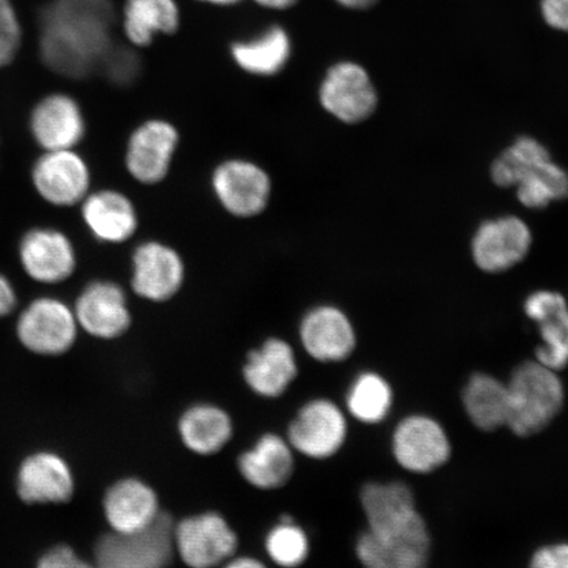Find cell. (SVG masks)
Here are the masks:
<instances>
[{
    "instance_id": "1",
    "label": "cell",
    "mask_w": 568,
    "mask_h": 568,
    "mask_svg": "<svg viewBox=\"0 0 568 568\" xmlns=\"http://www.w3.org/2000/svg\"><path fill=\"white\" fill-rule=\"evenodd\" d=\"M115 20L111 0H52L39 19L42 63L67 80L94 74L113 45Z\"/></svg>"
},
{
    "instance_id": "2",
    "label": "cell",
    "mask_w": 568,
    "mask_h": 568,
    "mask_svg": "<svg viewBox=\"0 0 568 568\" xmlns=\"http://www.w3.org/2000/svg\"><path fill=\"white\" fill-rule=\"evenodd\" d=\"M507 388V428L517 437L539 435L564 410L566 388L562 378L536 359L518 365L509 376Z\"/></svg>"
},
{
    "instance_id": "3",
    "label": "cell",
    "mask_w": 568,
    "mask_h": 568,
    "mask_svg": "<svg viewBox=\"0 0 568 568\" xmlns=\"http://www.w3.org/2000/svg\"><path fill=\"white\" fill-rule=\"evenodd\" d=\"M13 332L28 353L57 358L73 349L81 329L73 304L53 294H40L19 307Z\"/></svg>"
},
{
    "instance_id": "4",
    "label": "cell",
    "mask_w": 568,
    "mask_h": 568,
    "mask_svg": "<svg viewBox=\"0 0 568 568\" xmlns=\"http://www.w3.org/2000/svg\"><path fill=\"white\" fill-rule=\"evenodd\" d=\"M430 551L432 536L423 515L366 528L355 542V556L364 568H425Z\"/></svg>"
},
{
    "instance_id": "5",
    "label": "cell",
    "mask_w": 568,
    "mask_h": 568,
    "mask_svg": "<svg viewBox=\"0 0 568 568\" xmlns=\"http://www.w3.org/2000/svg\"><path fill=\"white\" fill-rule=\"evenodd\" d=\"M21 273L38 286L54 288L77 274L80 258L67 231L49 224H36L21 232L17 241Z\"/></svg>"
},
{
    "instance_id": "6",
    "label": "cell",
    "mask_w": 568,
    "mask_h": 568,
    "mask_svg": "<svg viewBox=\"0 0 568 568\" xmlns=\"http://www.w3.org/2000/svg\"><path fill=\"white\" fill-rule=\"evenodd\" d=\"M173 517L162 513L151 527L130 535L106 532L94 548L97 568H166L174 548Z\"/></svg>"
},
{
    "instance_id": "7",
    "label": "cell",
    "mask_w": 568,
    "mask_h": 568,
    "mask_svg": "<svg viewBox=\"0 0 568 568\" xmlns=\"http://www.w3.org/2000/svg\"><path fill=\"white\" fill-rule=\"evenodd\" d=\"M36 196L49 207H80L92 191V173L78 149L40 152L28 172Z\"/></svg>"
},
{
    "instance_id": "8",
    "label": "cell",
    "mask_w": 568,
    "mask_h": 568,
    "mask_svg": "<svg viewBox=\"0 0 568 568\" xmlns=\"http://www.w3.org/2000/svg\"><path fill=\"white\" fill-rule=\"evenodd\" d=\"M390 454L403 470L428 475L450 460L452 439L437 418L412 414L395 425L390 435Z\"/></svg>"
},
{
    "instance_id": "9",
    "label": "cell",
    "mask_w": 568,
    "mask_h": 568,
    "mask_svg": "<svg viewBox=\"0 0 568 568\" xmlns=\"http://www.w3.org/2000/svg\"><path fill=\"white\" fill-rule=\"evenodd\" d=\"M88 128L81 103L63 91L42 95L27 119L28 133L40 152L80 148L88 136Z\"/></svg>"
},
{
    "instance_id": "10",
    "label": "cell",
    "mask_w": 568,
    "mask_h": 568,
    "mask_svg": "<svg viewBox=\"0 0 568 568\" xmlns=\"http://www.w3.org/2000/svg\"><path fill=\"white\" fill-rule=\"evenodd\" d=\"M174 548L190 568H215L234 557L239 537L222 515L205 513L174 524Z\"/></svg>"
},
{
    "instance_id": "11",
    "label": "cell",
    "mask_w": 568,
    "mask_h": 568,
    "mask_svg": "<svg viewBox=\"0 0 568 568\" xmlns=\"http://www.w3.org/2000/svg\"><path fill=\"white\" fill-rule=\"evenodd\" d=\"M349 423L343 408L331 399L304 404L291 422L287 442L297 453L311 459H328L343 449Z\"/></svg>"
},
{
    "instance_id": "12",
    "label": "cell",
    "mask_w": 568,
    "mask_h": 568,
    "mask_svg": "<svg viewBox=\"0 0 568 568\" xmlns=\"http://www.w3.org/2000/svg\"><path fill=\"white\" fill-rule=\"evenodd\" d=\"M80 329L92 338L110 341L131 328L132 314L125 291L111 280L84 284L73 303Z\"/></svg>"
},
{
    "instance_id": "13",
    "label": "cell",
    "mask_w": 568,
    "mask_h": 568,
    "mask_svg": "<svg viewBox=\"0 0 568 568\" xmlns=\"http://www.w3.org/2000/svg\"><path fill=\"white\" fill-rule=\"evenodd\" d=\"M320 104L345 124H358L373 115L378 94L371 75L358 63L344 61L333 65L318 90Z\"/></svg>"
},
{
    "instance_id": "14",
    "label": "cell",
    "mask_w": 568,
    "mask_h": 568,
    "mask_svg": "<svg viewBox=\"0 0 568 568\" xmlns=\"http://www.w3.org/2000/svg\"><path fill=\"white\" fill-rule=\"evenodd\" d=\"M212 189L226 212L243 219L258 216L272 197V180L265 169L243 159L220 163L212 174Z\"/></svg>"
},
{
    "instance_id": "15",
    "label": "cell",
    "mask_w": 568,
    "mask_h": 568,
    "mask_svg": "<svg viewBox=\"0 0 568 568\" xmlns=\"http://www.w3.org/2000/svg\"><path fill=\"white\" fill-rule=\"evenodd\" d=\"M180 144L176 128L162 119L146 120L126 141L125 168L142 184H158L165 180Z\"/></svg>"
},
{
    "instance_id": "16",
    "label": "cell",
    "mask_w": 568,
    "mask_h": 568,
    "mask_svg": "<svg viewBox=\"0 0 568 568\" xmlns=\"http://www.w3.org/2000/svg\"><path fill=\"white\" fill-rule=\"evenodd\" d=\"M532 244L529 225L517 216H501L481 223L474 234L471 253L481 272H507L527 257Z\"/></svg>"
},
{
    "instance_id": "17",
    "label": "cell",
    "mask_w": 568,
    "mask_h": 568,
    "mask_svg": "<svg viewBox=\"0 0 568 568\" xmlns=\"http://www.w3.org/2000/svg\"><path fill=\"white\" fill-rule=\"evenodd\" d=\"M181 254L160 241H146L132 254L131 287L142 300L163 303L172 300L184 282Z\"/></svg>"
},
{
    "instance_id": "18",
    "label": "cell",
    "mask_w": 568,
    "mask_h": 568,
    "mask_svg": "<svg viewBox=\"0 0 568 568\" xmlns=\"http://www.w3.org/2000/svg\"><path fill=\"white\" fill-rule=\"evenodd\" d=\"M17 494L26 504H65L73 499L75 479L69 462L53 450L33 452L20 462Z\"/></svg>"
},
{
    "instance_id": "19",
    "label": "cell",
    "mask_w": 568,
    "mask_h": 568,
    "mask_svg": "<svg viewBox=\"0 0 568 568\" xmlns=\"http://www.w3.org/2000/svg\"><path fill=\"white\" fill-rule=\"evenodd\" d=\"M300 336L310 357L323 364L346 361L357 346V333L349 316L336 305H317L304 315Z\"/></svg>"
},
{
    "instance_id": "20",
    "label": "cell",
    "mask_w": 568,
    "mask_h": 568,
    "mask_svg": "<svg viewBox=\"0 0 568 568\" xmlns=\"http://www.w3.org/2000/svg\"><path fill=\"white\" fill-rule=\"evenodd\" d=\"M525 315L538 326L541 344L536 347V361L554 372L568 367V303L556 291H536L524 303Z\"/></svg>"
},
{
    "instance_id": "21",
    "label": "cell",
    "mask_w": 568,
    "mask_h": 568,
    "mask_svg": "<svg viewBox=\"0 0 568 568\" xmlns=\"http://www.w3.org/2000/svg\"><path fill=\"white\" fill-rule=\"evenodd\" d=\"M78 209L83 225L98 243L124 244L138 231V210L122 191L92 190Z\"/></svg>"
},
{
    "instance_id": "22",
    "label": "cell",
    "mask_w": 568,
    "mask_h": 568,
    "mask_svg": "<svg viewBox=\"0 0 568 568\" xmlns=\"http://www.w3.org/2000/svg\"><path fill=\"white\" fill-rule=\"evenodd\" d=\"M103 513L111 531L130 535L151 527L162 510L158 494L148 483L124 478L106 489Z\"/></svg>"
},
{
    "instance_id": "23",
    "label": "cell",
    "mask_w": 568,
    "mask_h": 568,
    "mask_svg": "<svg viewBox=\"0 0 568 568\" xmlns=\"http://www.w3.org/2000/svg\"><path fill=\"white\" fill-rule=\"evenodd\" d=\"M297 362L293 346L282 338H268L247 354L244 378L253 393L274 399L286 393L296 379Z\"/></svg>"
},
{
    "instance_id": "24",
    "label": "cell",
    "mask_w": 568,
    "mask_h": 568,
    "mask_svg": "<svg viewBox=\"0 0 568 568\" xmlns=\"http://www.w3.org/2000/svg\"><path fill=\"white\" fill-rule=\"evenodd\" d=\"M239 471L248 485L262 491H273L286 486L293 477L294 449L287 439L273 433L262 436L257 443L241 454Z\"/></svg>"
},
{
    "instance_id": "25",
    "label": "cell",
    "mask_w": 568,
    "mask_h": 568,
    "mask_svg": "<svg viewBox=\"0 0 568 568\" xmlns=\"http://www.w3.org/2000/svg\"><path fill=\"white\" fill-rule=\"evenodd\" d=\"M462 406L468 420L481 432L507 428V382L488 373L473 374L462 389Z\"/></svg>"
},
{
    "instance_id": "26",
    "label": "cell",
    "mask_w": 568,
    "mask_h": 568,
    "mask_svg": "<svg viewBox=\"0 0 568 568\" xmlns=\"http://www.w3.org/2000/svg\"><path fill=\"white\" fill-rule=\"evenodd\" d=\"M293 52L290 34L281 26H270L253 38L233 42L231 55L245 73L258 77L280 74Z\"/></svg>"
},
{
    "instance_id": "27",
    "label": "cell",
    "mask_w": 568,
    "mask_h": 568,
    "mask_svg": "<svg viewBox=\"0 0 568 568\" xmlns=\"http://www.w3.org/2000/svg\"><path fill=\"white\" fill-rule=\"evenodd\" d=\"M178 430L184 446L197 456H212L231 442L233 422L223 408L196 404L180 418Z\"/></svg>"
},
{
    "instance_id": "28",
    "label": "cell",
    "mask_w": 568,
    "mask_h": 568,
    "mask_svg": "<svg viewBox=\"0 0 568 568\" xmlns=\"http://www.w3.org/2000/svg\"><path fill=\"white\" fill-rule=\"evenodd\" d=\"M181 24L176 0H126L122 11L123 32L134 48H146L155 36L172 34Z\"/></svg>"
},
{
    "instance_id": "29",
    "label": "cell",
    "mask_w": 568,
    "mask_h": 568,
    "mask_svg": "<svg viewBox=\"0 0 568 568\" xmlns=\"http://www.w3.org/2000/svg\"><path fill=\"white\" fill-rule=\"evenodd\" d=\"M359 501L367 528L407 521L422 514L414 491L400 480L366 483L361 489Z\"/></svg>"
},
{
    "instance_id": "30",
    "label": "cell",
    "mask_w": 568,
    "mask_h": 568,
    "mask_svg": "<svg viewBox=\"0 0 568 568\" xmlns=\"http://www.w3.org/2000/svg\"><path fill=\"white\" fill-rule=\"evenodd\" d=\"M346 410L365 425L385 423L393 412L394 388L379 373L364 372L355 376L346 393Z\"/></svg>"
},
{
    "instance_id": "31",
    "label": "cell",
    "mask_w": 568,
    "mask_h": 568,
    "mask_svg": "<svg viewBox=\"0 0 568 568\" xmlns=\"http://www.w3.org/2000/svg\"><path fill=\"white\" fill-rule=\"evenodd\" d=\"M524 207L541 210L568 197V173L551 159L537 163L516 184Z\"/></svg>"
},
{
    "instance_id": "32",
    "label": "cell",
    "mask_w": 568,
    "mask_h": 568,
    "mask_svg": "<svg viewBox=\"0 0 568 568\" xmlns=\"http://www.w3.org/2000/svg\"><path fill=\"white\" fill-rule=\"evenodd\" d=\"M549 159L551 155L541 142L532 138H520L494 161L493 181L503 189L515 187L529 169Z\"/></svg>"
},
{
    "instance_id": "33",
    "label": "cell",
    "mask_w": 568,
    "mask_h": 568,
    "mask_svg": "<svg viewBox=\"0 0 568 568\" xmlns=\"http://www.w3.org/2000/svg\"><path fill=\"white\" fill-rule=\"evenodd\" d=\"M307 532L291 517H282L278 525L267 532L265 550L270 559L282 568H297L310 556Z\"/></svg>"
},
{
    "instance_id": "34",
    "label": "cell",
    "mask_w": 568,
    "mask_h": 568,
    "mask_svg": "<svg viewBox=\"0 0 568 568\" xmlns=\"http://www.w3.org/2000/svg\"><path fill=\"white\" fill-rule=\"evenodd\" d=\"M23 44V27L12 0H0V70L9 68Z\"/></svg>"
},
{
    "instance_id": "35",
    "label": "cell",
    "mask_w": 568,
    "mask_h": 568,
    "mask_svg": "<svg viewBox=\"0 0 568 568\" xmlns=\"http://www.w3.org/2000/svg\"><path fill=\"white\" fill-rule=\"evenodd\" d=\"M140 69L141 61L136 52L130 48L112 45L98 71L111 83L126 87L136 81Z\"/></svg>"
},
{
    "instance_id": "36",
    "label": "cell",
    "mask_w": 568,
    "mask_h": 568,
    "mask_svg": "<svg viewBox=\"0 0 568 568\" xmlns=\"http://www.w3.org/2000/svg\"><path fill=\"white\" fill-rule=\"evenodd\" d=\"M36 568H97L88 562L71 546L65 544L54 545L47 549L38 559Z\"/></svg>"
},
{
    "instance_id": "37",
    "label": "cell",
    "mask_w": 568,
    "mask_h": 568,
    "mask_svg": "<svg viewBox=\"0 0 568 568\" xmlns=\"http://www.w3.org/2000/svg\"><path fill=\"white\" fill-rule=\"evenodd\" d=\"M528 568H568V542H551L531 554Z\"/></svg>"
},
{
    "instance_id": "38",
    "label": "cell",
    "mask_w": 568,
    "mask_h": 568,
    "mask_svg": "<svg viewBox=\"0 0 568 568\" xmlns=\"http://www.w3.org/2000/svg\"><path fill=\"white\" fill-rule=\"evenodd\" d=\"M20 307L16 282L0 270V322L17 314Z\"/></svg>"
},
{
    "instance_id": "39",
    "label": "cell",
    "mask_w": 568,
    "mask_h": 568,
    "mask_svg": "<svg viewBox=\"0 0 568 568\" xmlns=\"http://www.w3.org/2000/svg\"><path fill=\"white\" fill-rule=\"evenodd\" d=\"M541 10L546 23L568 32V0H542Z\"/></svg>"
},
{
    "instance_id": "40",
    "label": "cell",
    "mask_w": 568,
    "mask_h": 568,
    "mask_svg": "<svg viewBox=\"0 0 568 568\" xmlns=\"http://www.w3.org/2000/svg\"><path fill=\"white\" fill-rule=\"evenodd\" d=\"M223 568H267L261 560L253 557H232L223 565Z\"/></svg>"
},
{
    "instance_id": "41",
    "label": "cell",
    "mask_w": 568,
    "mask_h": 568,
    "mask_svg": "<svg viewBox=\"0 0 568 568\" xmlns=\"http://www.w3.org/2000/svg\"><path fill=\"white\" fill-rule=\"evenodd\" d=\"M254 2L267 10L283 11L291 9L300 0H254Z\"/></svg>"
},
{
    "instance_id": "42",
    "label": "cell",
    "mask_w": 568,
    "mask_h": 568,
    "mask_svg": "<svg viewBox=\"0 0 568 568\" xmlns=\"http://www.w3.org/2000/svg\"><path fill=\"white\" fill-rule=\"evenodd\" d=\"M335 2L346 7V9L366 10L378 3V0H335Z\"/></svg>"
},
{
    "instance_id": "43",
    "label": "cell",
    "mask_w": 568,
    "mask_h": 568,
    "mask_svg": "<svg viewBox=\"0 0 568 568\" xmlns=\"http://www.w3.org/2000/svg\"><path fill=\"white\" fill-rule=\"evenodd\" d=\"M197 2L226 7L237 4L241 0H197Z\"/></svg>"
}]
</instances>
